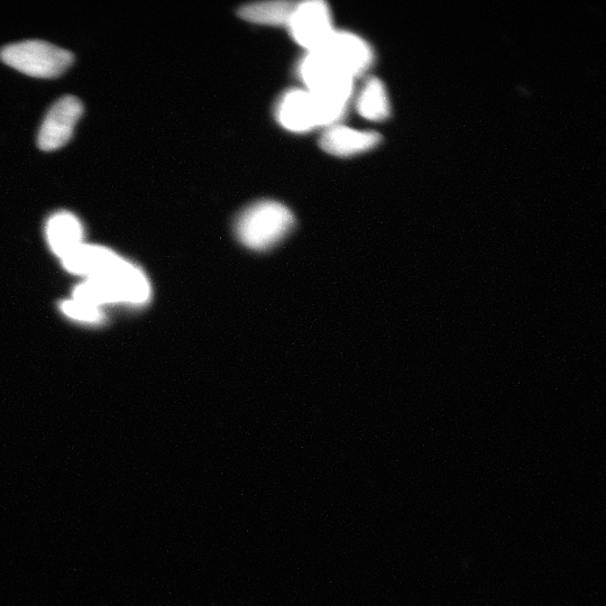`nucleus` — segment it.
Returning <instances> with one entry per match:
<instances>
[{"instance_id":"f257e3e1","label":"nucleus","mask_w":606,"mask_h":606,"mask_svg":"<svg viewBox=\"0 0 606 606\" xmlns=\"http://www.w3.org/2000/svg\"><path fill=\"white\" fill-rule=\"evenodd\" d=\"M295 217L290 209L280 202L265 200L245 209L236 222V234L251 250H269L286 237Z\"/></svg>"},{"instance_id":"9b49d317","label":"nucleus","mask_w":606,"mask_h":606,"mask_svg":"<svg viewBox=\"0 0 606 606\" xmlns=\"http://www.w3.org/2000/svg\"><path fill=\"white\" fill-rule=\"evenodd\" d=\"M297 3L284 2H263L246 5L240 9V15L245 21L264 25H287Z\"/></svg>"},{"instance_id":"f8f14e48","label":"nucleus","mask_w":606,"mask_h":606,"mask_svg":"<svg viewBox=\"0 0 606 606\" xmlns=\"http://www.w3.org/2000/svg\"><path fill=\"white\" fill-rule=\"evenodd\" d=\"M62 310L67 316L87 323H95L100 319V311L97 307L90 306L88 303L80 302L75 299L66 301L62 305Z\"/></svg>"},{"instance_id":"1a4fd4ad","label":"nucleus","mask_w":606,"mask_h":606,"mask_svg":"<svg viewBox=\"0 0 606 606\" xmlns=\"http://www.w3.org/2000/svg\"><path fill=\"white\" fill-rule=\"evenodd\" d=\"M47 237L51 250L64 259L84 244V228L75 215L61 211L49 219Z\"/></svg>"},{"instance_id":"f03ea898","label":"nucleus","mask_w":606,"mask_h":606,"mask_svg":"<svg viewBox=\"0 0 606 606\" xmlns=\"http://www.w3.org/2000/svg\"><path fill=\"white\" fill-rule=\"evenodd\" d=\"M0 59L27 76L50 79L71 66L73 55L51 43L31 40L7 45L0 51Z\"/></svg>"},{"instance_id":"423d86ee","label":"nucleus","mask_w":606,"mask_h":606,"mask_svg":"<svg viewBox=\"0 0 606 606\" xmlns=\"http://www.w3.org/2000/svg\"><path fill=\"white\" fill-rule=\"evenodd\" d=\"M275 117L293 133H307L319 127L315 100L306 89L287 91L275 107Z\"/></svg>"},{"instance_id":"9d476101","label":"nucleus","mask_w":606,"mask_h":606,"mask_svg":"<svg viewBox=\"0 0 606 606\" xmlns=\"http://www.w3.org/2000/svg\"><path fill=\"white\" fill-rule=\"evenodd\" d=\"M356 107L358 113L369 121L381 122L387 119L391 105L383 82L376 78L367 80L357 97Z\"/></svg>"},{"instance_id":"7ed1b4c3","label":"nucleus","mask_w":606,"mask_h":606,"mask_svg":"<svg viewBox=\"0 0 606 606\" xmlns=\"http://www.w3.org/2000/svg\"><path fill=\"white\" fill-rule=\"evenodd\" d=\"M288 27L293 40L308 52L323 48L335 32L329 6L321 0L297 3Z\"/></svg>"},{"instance_id":"6e6552de","label":"nucleus","mask_w":606,"mask_h":606,"mask_svg":"<svg viewBox=\"0 0 606 606\" xmlns=\"http://www.w3.org/2000/svg\"><path fill=\"white\" fill-rule=\"evenodd\" d=\"M121 260L122 257L107 250L106 247L85 243L62 259L68 271L86 275L88 279L105 277Z\"/></svg>"},{"instance_id":"39448f33","label":"nucleus","mask_w":606,"mask_h":606,"mask_svg":"<svg viewBox=\"0 0 606 606\" xmlns=\"http://www.w3.org/2000/svg\"><path fill=\"white\" fill-rule=\"evenodd\" d=\"M84 112L81 101L72 96L61 98L49 110L42 123L38 145L42 151L52 152L68 144Z\"/></svg>"},{"instance_id":"0eeeda50","label":"nucleus","mask_w":606,"mask_h":606,"mask_svg":"<svg viewBox=\"0 0 606 606\" xmlns=\"http://www.w3.org/2000/svg\"><path fill=\"white\" fill-rule=\"evenodd\" d=\"M381 136L372 131L354 130V128L333 125L326 128L320 139L325 152L336 156H353L370 151L379 145Z\"/></svg>"},{"instance_id":"20e7f679","label":"nucleus","mask_w":606,"mask_h":606,"mask_svg":"<svg viewBox=\"0 0 606 606\" xmlns=\"http://www.w3.org/2000/svg\"><path fill=\"white\" fill-rule=\"evenodd\" d=\"M327 58L347 76L355 78L363 75L373 63V51L360 36L350 32L335 31L323 48Z\"/></svg>"}]
</instances>
